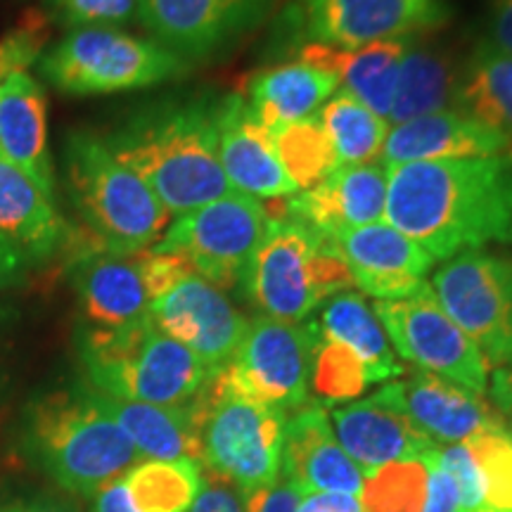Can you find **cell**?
<instances>
[{"label": "cell", "mask_w": 512, "mask_h": 512, "mask_svg": "<svg viewBox=\"0 0 512 512\" xmlns=\"http://www.w3.org/2000/svg\"><path fill=\"white\" fill-rule=\"evenodd\" d=\"M313 347L316 328L311 320L285 323L256 316L233 358L219 368V377L230 392L294 413L309 406Z\"/></svg>", "instance_id": "obj_10"}, {"label": "cell", "mask_w": 512, "mask_h": 512, "mask_svg": "<svg viewBox=\"0 0 512 512\" xmlns=\"http://www.w3.org/2000/svg\"><path fill=\"white\" fill-rule=\"evenodd\" d=\"M273 140L280 164L299 192L323 183L339 169L335 145L318 121V114L280 128L273 133Z\"/></svg>", "instance_id": "obj_34"}, {"label": "cell", "mask_w": 512, "mask_h": 512, "mask_svg": "<svg viewBox=\"0 0 512 512\" xmlns=\"http://www.w3.org/2000/svg\"><path fill=\"white\" fill-rule=\"evenodd\" d=\"M3 76H5V74H3V69H0V81H3Z\"/></svg>", "instance_id": "obj_49"}, {"label": "cell", "mask_w": 512, "mask_h": 512, "mask_svg": "<svg viewBox=\"0 0 512 512\" xmlns=\"http://www.w3.org/2000/svg\"><path fill=\"white\" fill-rule=\"evenodd\" d=\"M27 271H29L27 259H24V256L19 254L8 240L0 238V290L17 285L19 280L27 275Z\"/></svg>", "instance_id": "obj_44"}, {"label": "cell", "mask_w": 512, "mask_h": 512, "mask_svg": "<svg viewBox=\"0 0 512 512\" xmlns=\"http://www.w3.org/2000/svg\"><path fill=\"white\" fill-rule=\"evenodd\" d=\"M24 444L62 489L86 498L124 479L143 460L91 384L38 396L24 418Z\"/></svg>", "instance_id": "obj_3"}, {"label": "cell", "mask_w": 512, "mask_h": 512, "mask_svg": "<svg viewBox=\"0 0 512 512\" xmlns=\"http://www.w3.org/2000/svg\"><path fill=\"white\" fill-rule=\"evenodd\" d=\"M389 226L434 259L512 245V157L446 159L387 166Z\"/></svg>", "instance_id": "obj_1"}, {"label": "cell", "mask_w": 512, "mask_h": 512, "mask_svg": "<svg viewBox=\"0 0 512 512\" xmlns=\"http://www.w3.org/2000/svg\"><path fill=\"white\" fill-rule=\"evenodd\" d=\"M299 512H361L358 496L337 494V491H318L306 494L299 503Z\"/></svg>", "instance_id": "obj_43"}, {"label": "cell", "mask_w": 512, "mask_h": 512, "mask_svg": "<svg viewBox=\"0 0 512 512\" xmlns=\"http://www.w3.org/2000/svg\"><path fill=\"white\" fill-rule=\"evenodd\" d=\"M268 223L238 290L261 316L304 323L330 297L354 285L330 238L266 204Z\"/></svg>", "instance_id": "obj_6"}, {"label": "cell", "mask_w": 512, "mask_h": 512, "mask_svg": "<svg viewBox=\"0 0 512 512\" xmlns=\"http://www.w3.org/2000/svg\"><path fill=\"white\" fill-rule=\"evenodd\" d=\"M387 185V169L382 162L339 166L323 183L271 202L275 209L304 221L325 238H335L342 230L384 219Z\"/></svg>", "instance_id": "obj_18"}, {"label": "cell", "mask_w": 512, "mask_h": 512, "mask_svg": "<svg viewBox=\"0 0 512 512\" xmlns=\"http://www.w3.org/2000/svg\"><path fill=\"white\" fill-rule=\"evenodd\" d=\"M382 392L437 446L460 444L475 434L505 427L501 411L486 403L482 394L425 370L401 375L384 384Z\"/></svg>", "instance_id": "obj_16"}, {"label": "cell", "mask_w": 512, "mask_h": 512, "mask_svg": "<svg viewBox=\"0 0 512 512\" xmlns=\"http://www.w3.org/2000/svg\"><path fill=\"white\" fill-rule=\"evenodd\" d=\"M0 155L55 200L48 100L29 72H10L0 81Z\"/></svg>", "instance_id": "obj_25"}, {"label": "cell", "mask_w": 512, "mask_h": 512, "mask_svg": "<svg viewBox=\"0 0 512 512\" xmlns=\"http://www.w3.org/2000/svg\"><path fill=\"white\" fill-rule=\"evenodd\" d=\"M64 181L98 249L138 254L169 228L171 216L136 171L95 131H72L64 143Z\"/></svg>", "instance_id": "obj_5"}, {"label": "cell", "mask_w": 512, "mask_h": 512, "mask_svg": "<svg viewBox=\"0 0 512 512\" xmlns=\"http://www.w3.org/2000/svg\"><path fill=\"white\" fill-rule=\"evenodd\" d=\"M460 112L482 121L508 143L512 157V55L486 38L472 48L460 69Z\"/></svg>", "instance_id": "obj_31"}, {"label": "cell", "mask_w": 512, "mask_h": 512, "mask_svg": "<svg viewBox=\"0 0 512 512\" xmlns=\"http://www.w3.org/2000/svg\"><path fill=\"white\" fill-rule=\"evenodd\" d=\"M472 512H498V510H491V508H477V510H472Z\"/></svg>", "instance_id": "obj_48"}, {"label": "cell", "mask_w": 512, "mask_h": 512, "mask_svg": "<svg viewBox=\"0 0 512 512\" xmlns=\"http://www.w3.org/2000/svg\"><path fill=\"white\" fill-rule=\"evenodd\" d=\"M93 389V387H91ZM100 406L124 430L143 460L192 458L200 463L195 411L190 406H157L128 401L93 389Z\"/></svg>", "instance_id": "obj_28"}, {"label": "cell", "mask_w": 512, "mask_h": 512, "mask_svg": "<svg viewBox=\"0 0 512 512\" xmlns=\"http://www.w3.org/2000/svg\"><path fill=\"white\" fill-rule=\"evenodd\" d=\"M55 22L72 29L119 27L140 15V0H46Z\"/></svg>", "instance_id": "obj_38"}, {"label": "cell", "mask_w": 512, "mask_h": 512, "mask_svg": "<svg viewBox=\"0 0 512 512\" xmlns=\"http://www.w3.org/2000/svg\"><path fill=\"white\" fill-rule=\"evenodd\" d=\"M200 441V465L207 475L247 491L271 484L283 472L285 413L223 384L219 370L192 401Z\"/></svg>", "instance_id": "obj_7"}, {"label": "cell", "mask_w": 512, "mask_h": 512, "mask_svg": "<svg viewBox=\"0 0 512 512\" xmlns=\"http://www.w3.org/2000/svg\"><path fill=\"white\" fill-rule=\"evenodd\" d=\"M460 69L444 50L418 43V36L401 57L392 110L387 124L399 126L425 114L458 110Z\"/></svg>", "instance_id": "obj_30"}, {"label": "cell", "mask_w": 512, "mask_h": 512, "mask_svg": "<svg viewBox=\"0 0 512 512\" xmlns=\"http://www.w3.org/2000/svg\"><path fill=\"white\" fill-rule=\"evenodd\" d=\"M219 100L214 93H192L150 102L105 136L171 219L233 192L219 157Z\"/></svg>", "instance_id": "obj_2"}, {"label": "cell", "mask_w": 512, "mask_h": 512, "mask_svg": "<svg viewBox=\"0 0 512 512\" xmlns=\"http://www.w3.org/2000/svg\"><path fill=\"white\" fill-rule=\"evenodd\" d=\"M368 387L370 377L361 358L344 344L320 337L316 332V347H313L311 363V392L323 403H351Z\"/></svg>", "instance_id": "obj_36"}, {"label": "cell", "mask_w": 512, "mask_h": 512, "mask_svg": "<svg viewBox=\"0 0 512 512\" xmlns=\"http://www.w3.org/2000/svg\"><path fill=\"white\" fill-rule=\"evenodd\" d=\"M330 240L342 254L354 285L375 297V302L413 294L437 261L387 221L342 230Z\"/></svg>", "instance_id": "obj_17"}, {"label": "cell", "mask_w": 512, "mask_h": 512, "mask_svg": "<svg viewBox=\"0 0 512 512\" xmlns=\"http://www.w3.org/2000/svg\"><path fill=\"white\" fill-rule=\"evenodd\" d=\"M316 332L325 339H335L354 351L368 370L370 384L399 380L406 373L396 358L387 332L373 306L358 292H339L320 306L318 318L313 320Z\"/></svg>", "instance_id": "obj_29"}, {"label": "cell", "mask_w": 512, "mask_h": 512, "mask_svg": "<svg viewBox=\"0 0 512 512\" xmlns=\"http://www.w3.org/2000/svg\"><path fill=\"white\" fill-rule=\"evenodd\" d=\"M489 392L498 411L512 415V366L496 368L494 377L489 380Z\"/></svg>", "instance_id": "obj_47"}, {"label": "cell", "mask_w": 512, "mask_h": 512, "mask_svg": "<svg viewBox=\"0 0 512 512\" xmlns=\"http://www.w3.org/2000/svg\"><path fill=\"white\" fill-rule=\"evenodd\" d=\"M330 420L337 441L363 475L396 460H422L437 448L382 389L335 408Z\"/></svg>", "instance_id": "obj_21"}, {"label": "cell", "mask_w": 512, "mask_h": 512, "mask_svg": "<svg viewBox=\"0 0 512 512\" xmlns=\"http://www.w3.org/2000/svg\"><path fill=\"white\" fill-rule=\"evenodd\" d=\"M188 512H245V505H242L240 489L219 477L207 475L200 496L195 498Z\"/></svg>", "instance_id": "obj_41"}, {"label": "cell", "mask_w": 512, "mask_h": 512, "mask_svg": "<svg viewBox=\"0 0 512 512\" xmlns=\"http://www.w3.org/2000/svg\"><path fill=\"white\" fill-rule=\"evenodd\" d=\"M278 0H140L138 19L185 62L226 53L266 22Z\"/></svg>", "instance_id": "obj_14"}, {"label": "cell", "mask_w": 512, "mask_h": 512, "mask_svg": "<svg viewBox=\"0 0 512 512\" xmlns=\"http://www.w3.org/2000/svg\"><path fill=\"white\" fill-rule=\"evenodd\" d=\"M316 114L335 145L339 166L380 162L389 124L356 95L339 91Z\"/></svg>", "instance_id": "obj_33"}, {"label": "cell", "mask_w": 512, "mask_h": 512, "mask_svg": "<svg viewBox=\"0 0 512 512\" xmlns=\"http://www.w3.org/2000/svg\"><path fill=\"white\" fill-rule=\"evenodd\" d=\"M268 223L271 216L264 202L233 190L176 216L152 249L181 256L192 271L221 290H238Z\"/></svg>", "instance_id": "obj_9"}, {"label": "cell", "mask_w": 512, "mask_h": 512, "mask_svg": "<svg viewBox=\"0 0 512 512\" xmlns=\"http://www.w3.org/2000/svg\"><path fill=\"white\" fill-rule=\"evenodd\" d=\"M486 41L512 55V0H486Z\"/></svg>", "instance_id": "obj_42"}, {"label": "cell", "mask_w": 512, "mask_h": 512, "mask_svg": "<svg viewBox=\"0 0 512 512\" xmlns=\"http://www.w3.org/2000/svg\"><path fill=\"white\" fill-rule=\"evenodd\" d=\"M245 512H299L304 494L285 475L271 484L240 491Z\"/></svg>", "instance_id": "obj_39"}, {"label": "cell", "mask_w": 512, "mask_h": 512, "mask_svg": "<svg viewBox=\"0 0 512 512\" xmlns=\"http://www.w3.org/2000/svg\"><path fill=\"white\" fill-rule=\"evenodd\" d=\"M434 451L425 458L427 467H430V484H427V498L422 512H463V508H460L458 486L444 467L437 463Z\"/></svg>", "instance_id": "obj_40"}, {"label": "cell", "mask_w": 512, "mask_h": 512, "mask_svg": "<svg viewBox=\"0 0 512 512\" xmlns=\"http://www.w3.org/2000/svg\"><path fill=\"white\" fill-rule=\"evenodd\" d=\"M415 36L389 38L358 48H339L328 43L302 41L294 48L297 60L332 72L351 95L368 105L377 117L387 121L392 110L401 57Z\"/></svg>", "instance_id": "obj_26"}, {"label": "cell", "mask_w": 512, "mask_h": 512, "mask_svg": "<svg viewBox=\"0 0 512 512\" xmlns=\"http://www.w3.org/2000/svg\"><path fill=\"white\" fill-rule=\"evenodd\" d=\"M69 283L76 292L86 325L121 328L145 318L152 304L143 256L88 249L69 264Z\"/></svg>", "instance_id": "obj_20"}, {"label": "cell", "mask_w": 512, "mask_h": 512, "mask_svg": "<svg viewBox=\"0 0 512 512\" xmlns=\"http://www.w3.org/2000/svg\"><path fill=\"white\" fill-rule=\"evenodd\" d=\"M339 79L332 72L294 60L256 72L247 83V102L268 131L313 117L337 93Z\"/></svg>", "instance_id": "obj_27"}, {"label": "cell", "mask_w": 512, "mask_h": 512, "mask_svg": "<svg viewBox=\"0 0 512 512\" xmlns=\"http://www.w3.org/2000/svg\"><path fill=\"white\" fill-rule=\"evenodd\" d=\"M76 347L86 380L102 394L157 406H190L214 370L164 335L150 316L121 328L81 325Z\"/></svg>", "instance_id": "obj_4"}, {"label": "cell", "mask_w": 512, "mask_h": 512, "mask_svg": "<svg viewBox=\"0 0 512 512\" xmlns=\"http://www.w3.org/2000/svg\"><path fill=\"white\" fill-rule=\"evenodd\" d=\"M394 354L425 373L446 377L472 392L489 389V363L465 330L444 311L430 283L401 299L373 302Z\"/></svg>", "instance_id": "obj_12"}, {"label": "cell", "mask_w": 512, "mask_h": 512, "mask_svg": "<svg viewBox=\"0 0 512 512\" xmlns=\"http://www.w3.org/2000/svg\"><path fill=\"white\" fill-rule=\"evenodd\" d=\"M287 27L311 43L358 48L418 36L451 19L448 0H294Z\"/></svg>", "instance_id": "obj_13"}, {"label": "cell", "mask_w": 512, "mask_h": 512, "mask_svg": "<svg viewBox=\"0 0 512 512\" xmlns=\"http://www.w3.org/2000/svg\"><path fill=\"white\" fill-rule=\"evenodd\" d=\"M43 79L67 95H110L188 76L190 62L155 38L119 27H86L64 34L38 60Z\"/></svg>", "instance_id": "obj_8"}, {"label": "cell", "mask_w": 512, "mask_h": 512, "mask_svg": "<svg viewBox=\"0 0 512 512\" xmlns=\"http://www.w3.org/2000/svg\"><path fill=\"white\" fill-rule=\"evenodd\" d=\"M283 475L304 496L318 491L358 496L363 486L361 467L339 444L328 411L318 403L299 408L285 422Z\"/></svg>", "instance_id": "obj_22"}, {"label": "cell", "mask_w": 512, "mask_h": 512, "mask_svg": "<svg viewBox=\"0 0 512 512\" xmlns=\"http://www.w3.org/2000/svg\"><path fill=\"white\" fill-rule=\"evenodd\" d=\"M0 512H76L72 505L53 496H19L0 503Z\"/></svg>", "instance_id": "obj_45"}, {"label": "cell", "mask_w": 512, "mask_h": 512, "mask_svg": "<svg viewBox=\"0 0 512 512\" xmlns=\"http://www.w3.org/2000/svg\"><path fill=\"white\" fill-rule=\"evenodd\" d=\"M140 512H188L202 491V465L192 458L140 460L121 479Z\"/></svg>", "instance_id": "obj_32"}, {"label": "cell", "mask_w": 512, "mask_h": 512, "mask_svg": "<svg viewBox=\"0 0 512 512\" xmlns=\"http://www.w3.org/2000/svg\"><path fill=\"white\" fill-rule=\"evenodd\" d=\"M147 316L211 370L233 358L249 325V318L235 309L226 292L197 273H185L159 294Z\"/></svg>", "instance_id": "obj_15"}, {"label": "cell", "mask_w": 512, "mask_h": 512, "mask_svg": "<svg viewBox=\"0 0 512 512\" xmlns=\"http://www.w3.org/2000/svg\"><path fill=\"white\" fill-rule=\"evenodd\" d=\"M430 484L427 460H396L363 477L361 512H422Z\"/></svg>", "instance_id": "obj_35"}, {"label": "cell", "mask_w": 512, "mask_h": 512, "mask_svg": "<svg viewBox=\"0 0 512 512\" xmlns=\"http://www.w3.org/2000/svg\"><path fill=\"white\" fill-rule=\"evenodd\" d=\"M510 434H512V422H510Z\"/></svg>", "instance_id": "obj_50"}, {"label": "cell", "mask_w": 512, "mask_h": 512, "mask_svg": "<svg viewBox=\"0 0 512 512\" xmlns=\"http://www.w3.org/2000/svg\"><path fill=\"white\" fill-rule=\"evenodd\" d=\"M432 290L489 368L512 366V254L470 249L451 256L434 271Z\"/></svg>", "instance_id": "obj_11"}, {"label": "cell", "mask_w": 512, "mask_h": 512, "mask_svg": "<svg viewBox=\"0 0 512 512\" xmlns=\"http://www.w3.org/2000/svg\"><path fill=\"white\" fill-rule=\"evenodd\" d=\"M0 238H5L29 266L53 261L72 245V228L55 200L0 155Z\"/></svg>", "instance_id": "obj_24"}, {"label": "cell", "mask_w": 512, "mask_h": 512, "mask_svg": "<svg viewBox=\"0 0 512 512\" xmlns=\"http://www.w3.org/2000/svg\"><path fill=\"white\" fill-rule=\"evenodd\" d=\"M465 444L482 482L484 508L512 512V434L508 427L475 434Z\"/></svg>", "instance_id": "obj_37"}, {"label": "cell", "mask_w": 512, "mask_h": 512, "mask_svg": "<svg viewBox=\"0 0 512 512\" xmlns=\"http://www.w3.org/2000/svg\"><path fill=\"white\" fill-rule=\"evenodd\" d=\"M219 157L230 188L254 200H280L297 195L275 152L273 133L256 119L245 95L230 93L219 100Z\"/></svg>", "instance_id": "obj_19"}, {"label": "cell", "mask_w": 512, "mask_h": 512, "mask_svg": "<svg viewBox=\"0 0 512 512\" xmlns=\"http://www.w3.org/2000/svg\"><path fill=\"white\" fill-rule=\"evenodd\" d=\"M93 510L95 512H140L136 505H133L131 496H128L124 482H114L100 491L98 496L93 498Z\"/></svg>", "instance_id": "obj_46"}, {"label": "cell", "mask_w": 512, "mask_h": 512, "mask_svg": "<svg viewBox=\"0 0 512 512\" xmlns=\"http://www.w3.org/2000/svg\"><path fill=\"white\" fill-rule=\"evenodd\" d=\"M508 155V143L467 112L446 110L392 126L384 138L380 162H446Z\"/></svg>", "instance_id": "obj_23"}]
</instances>
